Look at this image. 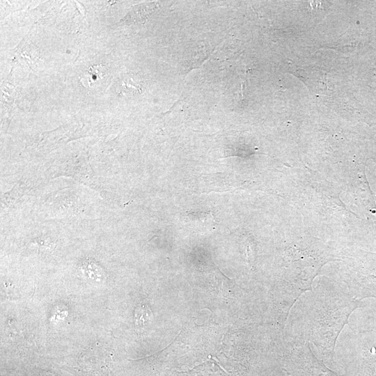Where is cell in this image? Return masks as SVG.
<instances>
[{"mask_svg": "<svg viewBox=\"0 0 376 376\" xmlns=\"http://www.w3.org/2000/svg\"><path fill=\"white\" fill-rule=\"evenodd\" d=\"M364 306L342 282L320 279L291 308L284 336L313 344L318 357L332 369L339 335L353 312Z\"/></svg>", "mask_w": 376, "mask_h": 376, "instance_id": "1", "label": "cell"}, {"mask_svg": "<svg viewBox=\"0 0 376 376\" xmlns=\"http://www.w3.org/2000/svg\"><path fill=\"white\" fill-rule=\"evenodd\" d=\"M281 366L289 376H340L315 355L309 343L285 336Z\"/></svg>", "mask_w": 376, "mask_h": 376, "instance_id": "2", "label": "cell"}, {"mask_svg": "<svg viewBox=\"0 0 376 376\" xmlns=\"http://www.w3.org/2000/svg\"><path fill=\"white\" fill-rule=\"evenodd\" d=\"M106 74L104 66L94 65L86 70L81 77V82L86 86H91L94 84H98L102 80Z\"/></svg>", "mask_w": 376, "mask_h": 376, "instance_id": "3", "label": "cell"}, {"mask_svg": "<svg viewBox=\"0 0 376 376\" xmlns=\"http://www.w3.org/2000/svg\"><path fill=\"white\" fill-rule=\"evenodd\" d=\"M152 314L146 305L138 306L134 312V323L138 329L142 330L151 323Z\"/></svg>", "mask_w": 376, "mask_h": 376, "instance_id": "4", "label": "cell"}, {"mask_svg": "<svg viewBox=\"0 0 376 376\" xmlns=\"http://www.w3.org/2000/svg\"><path fill=\"white\" fill-rule=\"evenodd\" d=\"M154 4L136 6L126 17L130 22L141 21L147 15L152 11Z\"/></svg>", "mask_w": 376, "mask_h": 376, "instance_id": "5", "label": "cell"}, {"mask_svg": "<svg viewBox=\"0 0 376 376\" xmlns=\"http://www.w3.org/2000/svg\"><path fill=\"white\" fill-rule=\"evenodd\" d=\"M193 217L191 219L194 223L192 226L194 228H199V224H201L202 228H211L213 226L214 219L210 213L192 214Z\"/></svg>", "mask_w": 376, "mask_h": 376, "instance_id": "6", "label": "cell"}]
</instances>
